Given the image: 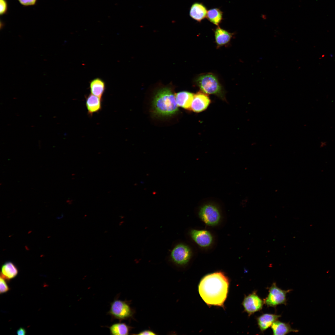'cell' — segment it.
<instances>
[{
    "label": "cell",
    "instance_id": "ffe728a7",
    "mask_svg": "<svg viewBox=\"0 0 335 335\" xmlns=\"http://www.w3.org/2000/svg\"><path fill=\"white\" fill-rule=\"evenodd\" d=\"M107 327L110 334L112 335H127L129 331V327L124 323H115Z\"/></svg>",
    "mask_w": 335,
    "mask_h": 335
},
{
    "label": "cell",
    "instance_id": "5b68a950",
    "mask_svg": "<svg viewBox=\"0 0 335 335\" xmlns=\"http://www.w3.org/2000/svg\"><path fill=\"white\" fill-rule=\"evenodd\" d=\"M194 82L203 92L225 99L223 88L218 77L213 74L208 73L199 74L195 78Z\"/></svg>",
    "mask_w": 335,
    "mask_h": 335
},
{
    "label": "cell",
    "instance_id": "9c48e42d",
    "mask_svg": "<svg viewBox=\"0 0 335 335\" xmlns=\"http://www.w3.org/2000/svg\"><path fill=\"white\" fill-rule=\"evenodd\" d=\"M264 304L263 300L257 295L256 291L245 296L242 302L244 310L249 316L261 310Z\"/></svg>",
    "mask_w": 335,
    "mask_h": 335
},
{
    "label": "cell",
    "instance_id": "9a60e30c",
    "mask_svg": "<svg viewBox=\"0 0 335 335\" xmlns=\"http://www.w3.org/2000/svg\"><path fill=\"white\" fill-rule=\"evenodd\" d=\"M194 94L186 91H181L175 94L176 101L178 107L185 109H190Z\"/></svg>",
    "mask_w": 335,
    "mask_h": 335
},
{
    "label": "cell",
    "instance_id": "4fadbf2b",
    "mask_svg": "<svg viewBox=\"0 0 335 335\" xmlns=\"http://www.w3.org/2000/svg\"><path fill=\"white\" fill-rule=\"evenodd\" d=\"M208 11L207 7L203 3L195 2L192 5L190 8L189 15L192 19L200 22L206 18Z\"/></svg>",
    "mask_w": 335,
    "mask_h": 335
},
{
    "label": "cell",
    "instance_id": "8fae6325",
    "mask_svg": "<svg viewBox=\"0 0 335 335\" xmlns=\"http://www.w3.org/2000/svg\"><path fill=\"white\" fill-rule=\"evenodd\" d=\"M214 34L217 48L228 45L234 35V33H230L219 26L214 29Z\"/></svg>",
    "mask_w": 335,
    "mask_h": 335
},
{
    "label": "cell",
    "instance_id": "7402d4cb",
    "mask_svg": "<svg viewBox=\"0 0 335 335\" xmlns=\"http://www.w3.org/2000/svg\"><path fill=\"white\" fill-rule=\"evenodd\" d=\"M0 15L5 14L7 9V4L6 0H0Z\"/></svg>",
    "mask_w": 335,
    "mask_h": 335
},
{
    "label": "cell",
    "instance_id": "cb8c5ba5",
    "mask_svg": "<svg viewBox=\"0 0 335 335\" xmlns=\"http://www.w3.org/2000/svg\"><path fill=\"white\" fill-rule=\"evenodd\" d=\"M138 334V335H155L156 334L154 332H152V331H150V330H144V331H141V332L139 333Z\"/></svg>",
    "mask_w": 335,
    "mask_h": 335
},
{
    "label": "cell",
    "instance_id": "ac0fdd59",
    "mask_svg": "<svg viewBox=\"0 0 335 335\" xmlns=\"http://www.w3.org/2000/svg\"><path fill=\"white\" fill-rule=\"evenodd\" d=\"M18 272V269L16 266L12 262L8 261L5 263L2 266L0 277L9 280L15 277Z\"/></svg>",
    "mask_w": 335,
    "mask_h": 335
},
{
    "label": "cell",
    "instance_id": "7a4b0ae2",
    "mask_svg": "<svg viewBox=\"0 0 335 335\" xmlns=\"http://www.w3.org/2000/svg\"><path fill=\"white\" fill-rule=\"evenodd\" d=\"M152 114L156 117L172 116L179 111L175 94L171 86H162L155 92L151 105Z\"/></svg>",
    "mask_w": 335,
    "mask_h": 335
},
{
    "label": "cell",
    "instance_id": "52a82bcc",
    "mask_svg": "<svg viewBox=\"0 0 335 335\" xmlns=\"http://www.w3.org/2000/svg\"><path fill=\"white\" fill-rule=\"evenodd\" d=\"M107 314L111 316L112 320L118 319L121 321L131 317L132 311L127 302L118 299L116 296L110 303V309Z\"/></svg>",
    "mask_w": 335,
    "mask_h": 335
},
{
    "label": "cell",
    "instance_id": "d6986e66",
    "mask_svg": "<svg viewBox=\"0 0 335 335\" xmlns=\"http://www.w3.org/2000/svg\"><path fill=\"white\" fill-rule=\"evenodd\" d=\"M223 12L219 8H214L208 11L206 18L210 22L217 26L223 20Z\"/></svg>",
    "mask_w": 335,
    "mask_h": 335
},
{
    "label": "cell",
    "instance_id": "2e32d148",
    "mask_svg": "<svg viewBox=\"0 0 335 335\" xmlns=\"http://www.w3.org/2000/svg\"><path fill=\"white\" fill-rule=\"evenodd\" d=\"M273 335H286L291 332L297 333L298 330L292 328L289 323L277 320L271 326Z\"/></svg>",
    "mask_w": 335,
    "mask_h": 335
},
{
    "label": "cell",
    "instance_id": "30bf717a",
    "mask_svg": "<svg viewBox=\"0 0 335 335\" xmlns=\"http://www.w3.org/2000/svg\"><path fill=\"white\" fill-rule=\"evenodd\" d=\"M210 102L208 96L203 92H199L194 94L191 106L193 111L199 112L205 109Z\"/></svg>",
    "mask_w": 335,
    "mask_h": 335
},
{
    "label": "cell",
    "instance_id": "8992f818",
    "mask_svg": "<svg viewBox=\"0 0 335 335\" xmlns=\"http://www.w3.org/2000/svg\"><path fill=\"white\" fill-rule=\"evenodd\" d=\"M194 248L190 245L184 242L175 244L172 249L169 256L170 261L174 264L183 266L188 265L195 255Z\"/></svg>",
    "mask_w": 335,
    "mask_h": 335
},
{
    "label": "cell",
    "instance_id": "d4e9b609",
    "mask_svg": "<svg viewBox=\"0 0 335 335\" xmlns=\"http://www.w3.org/2000/svg\"><path fill=\"white\" fill-rule=\"evenodd\" d=\"M16 333L18 335H25L26 331L24 328L21 327L17 330Z\"/></svg>",
    "mask_w": 335,
    "mask_h": 335
},
{
    "label": "cell",
    "instance_id": "3957f363",
    "mask_svg": "<svg viewBox=\"0 0 335 335\" xmlns=\"http://www.w3.org/2000/svg\"><path fill=\"white\" fill-rule=\"evenodd\" d=\"M197 215L204 224L212 228L221 227L225 220L220 207L212 202L206 203L200 206L198 209Z\"/></svg>",
    "mask_w": 335,
    "mask_h": 335
},
{
    "label": "cell",
    "instance_id": "7c38bea8",
    "mask_svg": "<svg viewBox=\"0 0 335 335\" xmlns=\"http://www.w3.org/2000/svg\"><path fill=\"white\" fill-rule=\"evenodd\" d=\"M281 317L280 315L265 313L257 317L256 320L261 332L263 333Z\"/></svg>",
    "mask_w": 335,
    "mask_h": 335
},
{
    "label": "cell",
    "instance_id": "ba28073f",
    "mask_svg": "<svg viewBox=\"0 0 335 335\" xmlns=\"http://www.w3.org/2000/svg\"><path fill=\"white\" fill-rule=\"evenodd\" d=\"M267 288L268 294L267 297L264 299V304L268 307L274 308H276L279 305H286V294L291 290H282L277 286L275 282L273 283L271 286Z\"/></svg>",
    "mask_w": 335,
    "mask_h": 335
},
{
    "label": "cell",
    "instance_id": "603a6c76",
    "mask_svg": "<svg viewBox=\"0 0 335 335\" xmlns=\"http://www.w3.org/2000/svg\"><path fill=\"white\" fill-rule=\"evenodd\" d=\"M20 3L24 6H29L34 5L37 0H18Z\"/></svg>",
    "mask_w": 335,
    "mask_h": 335
},
{
    "label": "cell",
    "instance_id": "277c9868",
    "mask_svg": "<svg viewBox=\"0 0 335 335\" xmlns=\"http://www.w3.org/2000/svg\"><path fill=\"white\" fill-rule=\"evenodd\" d=\"M188 235L194 244L203 251H211L216 246V236L208 229L191 228L188 231Z\"/></svg>",
    "mask_w": 335,
    "mask_h": 335
},
{
    "label": "cell",
    "instance_id": "5bb4252c",
    "mask_svg": "<svg viewBox=\"0 0 335 335\" xmlns=\"http://www.w3.org/2000/svg\"><path fill=\"white\" fill-rule=\"evenodd\" d=\"M102 99L91 93L86 96V105L88 114L92 116L93 114L101 110Z\"/></svg>",
    "mask_w": 335,
    "mask_h": 335
},
{
    "label": "cell",
    "instance_id": "e0dca14e",
    "mask_svg": "<svg viewBox=\"0 0 335 335\" xmlns=\"http://www.w3.org/2000/svg\"><path fill=\"white\" fill-rule=\"evenodd\" d=\"M90 89L91 93L102 99L106 87L104 81L101 79L97 78L90 82Z\"/></svg>",
    "mask_w": 335,
    "mask_h": 335
},
{
    "label": "cell",
    "instance_id": "484cf974",
    "mask_svg": "<svg viewBox=\"0 0 335 335\" xmlns=\"http://www.w3.org/2000/svg\"><path fill=\"white\" fill-rule=\"evenodd\" d=\"M326 144V142H321V143L320 146H321L323 147L324 146V145H325Z\"/></svg>",
    "mask_w": 335,
    "mask_h": 335
},
{
    "label": "cell",
    "instance_id": "6da1fadb",
    "mask_svg": "<svg viewBox=\"0 0 335 335\" xmlns=\"http://www.w3.org/2000/svg\"><path fill=\"white\" fill-rule=\"evenodd\" d=\"M229 282L224 273L217 271L204 276L199 286V294L208 305L223 306L227 297Z\"/></svg>",
    "mask_w": 335,
    "mask_h": 335
},
{
    "label": "cell",
    "instance_id": "44dd1931",
    "mask_svg": "<svg viewBox=\"0 0 335 335\" xmlns=\"http://www.w3.org/2000/svg\"><path fill=\"white\" fill-rule=\"evenodd\" d=\"M5 279L2 277H0V293L1 294L5 293L10 290L9 288Z\"/></svg>",
    "mask_w": 335,
    "mask_h": 335
}]
</instances>
